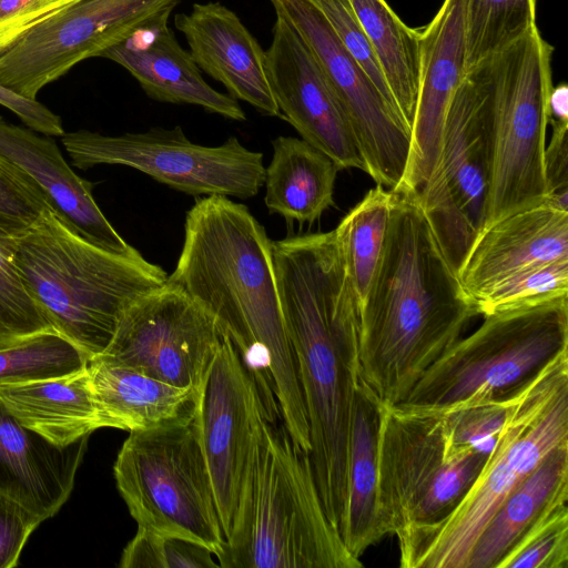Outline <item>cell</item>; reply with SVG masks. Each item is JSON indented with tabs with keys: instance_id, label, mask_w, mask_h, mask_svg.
I'll return each mask as SVG.
<instances>
[{
	"instance_id": "28",
	"label": "cell",
	"mask_w": 568,
	"mask_h": 568,
	"mask_svg": "<svg viewBox=\"0 0 568 568\" xmlns=\"http://www.w3.org/2000/svg\"><path fill=\"white\" fill-rule=\"evenodd\" d=\"M265 168L264 202L287 221L313 223L334 204L336 163L303 139L277 136Z\"/></svg>"
},
{
	"instance_id": "34",
	"label": "cell",
	"mask_w": 568,
	"mask_h": 568,
	"mask_svg": "<svg viewBox=\"0 0 568 568\" xmlns=\"http://www.w3.org/2000/svg\"><path fill=\"white\" fill-rule=\"evenodd\" d=\"M497 568H568L567 501L546 510L523 534Z\"/></svg>"
},
{
	"instance_id": "20",
	"label": "cell",
	"mask_w": 568,
	"mask_h": 568,
	"mask_svg": "<svg viewBox=\"0 0 568 568\" xmlns=\"http://www.w3.org/2000/svg\"><path fill=\"white\" fill-rule=\"evenodd\" d=\"M174 27L200 70L223 84L231 98L281 118L266 52L234 11L217 1L194 3L189 13L175 14Z\"/></svg>"
},
{
	"instance_id": "16",
	"label": "cell",
	"mask_w": 568,
	"mask_h": 568,
	"mask_svg": "<svg viewBox=\"0 0 568 568\" xmlns=\"http://www.w3.org/2000/svg\"><path fill=\"white\" fill-rule=\"evenodd\" d=\"M264 414L267 415L255 379L232 338L225 334L195 398L199 437L224 538L231 528Z\"/></svg>"
},
{
	"instance_id": "4",
	"label": "cell",
	"mask_w": 568,
	"mask_h": 568,
	"mask_svg": "<svg viewBox=\"0 0 568 568\" xmlns=\"http://www.w3.org/2000/svg\"><path fill=\"white\" fill-rule=\"evenodd\" d=\"M224 568H358L326 516L308 454L284 424L261 418L231 528Z\"/></svg>"
},
{
	"instance_id": "7",
	"label": "cell",
	"mask_w": 568,
	"mask_h": 568,
	"mask_svg": "<svg viewBox=\"0 0 568 568\" xmlns=\"http://www.w3.org/2000/svg\"><path fill=\"white\" fill-rule=\"evenodd\" d=\"M566 351L568 295L495 311L452 345L396 406L445 414L499 399Z\"/></svg>"
},
{
	"instance_id": "22",
	"label": "cell",
	"mask_w": 568,
	"mask_h": 568,
	"mask_svg": "<svg viewBox=\"0 0 568 568\" xmlns=\"http://www.w3.org/2000/svg\"><path fill=\"white\" fill-rule=\"evenodd\" d=\"M40 134L0 116V154L39 185L55 213L80 236L113 253L130 252L133 247L94 201L92 183L73 172L51 136Z\"/></svg>"
},
{
	"instance_id": "6",
	"label": "cell",
	"mask_w": 568,
	"mask_h": 568,
	"mask_svg": "<svg viewBox=\"0 0 568 568\" xmlns=\"http://www.w3.org/2000/svg\"><path fill=\"white\" fill-rule=\"evenodd\" d=\"M568 444V351L515 393L479 475L443 521L398 542L403 568H466L481 529L507 495L555 448Z\"/></svg>"
},
{
	"instance_id": "15",
	"label": "cell",
	"mask_w": 568,
	"mask_h": 568,
	"mask_svg": "<svg viewBox=\"0 0 568 568\" xmlns=\"http://www.w3.org/2000/svg\"><path fill=\"white\" fill-rule=\"evenodd\" d=\"M224 335L211 313L165 283L123 312L111 343L95 358L197 389Z\"/></svg>"
},
{
	"instance_id": "39",
	"label": "cell",
	"mask_w": 568,
	"mask_h": 568,
	"mask_svg": "<svg viewBox=\"0 0 568 568\" xmlns=\"http://www.w3.org/2000/svg\"><path fill=\"white\" fill-rule=\"evenodd\" d=\"M308 1L322 13L339 42L363 68L385 99L397 110L373 49L349 0Z\"/></svg>"
},
{
	"instance_id": "35",
	"label": "cell",
	"mask_w": 568,
	"mask_h": 568,
	"mask_svg": "<svg viewBox=\"0 0 568 568\" xmlns=\"http://www.w3.org/2000/svg\"><path fill=\"white\" fill-rule=\"evenodd\" d=\"M204 545L138 527L121 555V568H211L219 567Z\"/></svg>"
},
{
	"instance_id": "42",
	"label": "cell",
	"mask_w": 568,
	"mask_h": 568,
	"mask_svg": "<svg viewBox=\"0 0 568 568\" xmlns=\"http://www.w3.org/2000/svg\"><path fill=\"white\" fill-rule=\"evenodd\" d=\"M75 0H0V43Z\"/></svg>"
},
{
	"instance_id": "10",
	"label": "cell",
	"mask_w": 568,
	"mask_h": 568,
	"mask_svg": "<svg viewBox=\"0 0 568 568\" xmlns=\"http://www.w3.org/2000/svg\"><path fill=\"white\" fill-rule=\"evenodd\" d=\"M488 455L454 449L443 415L382 404L378 504L387 535L398 542L448 517L479 475Z\"/></svg>"
},
{
	"instance_id": "36",
	"label": "cell",
	"mask_w": 568,
	"mask_h": 568,
	"mask_svg": "<svg viewBox=\"0 0 568 568\" xmlns=\"http://www.w3.org/2000/svg\"><path fill=\"white\" fill-rule=\"evenodd\" d=\"M568 295V260L520 271L494 286L477 303L479 315L520 304Z\"/></svg>"
},
{
	"instance_id": "24",
	"label": "cell",
	"mask_w": 568,
	"mask_h": 568,
	"mask_svg": "<svg viewBox=\"0 0 568 568\" xmlns=\"http://www.w3.org/2000/svg\"><path fill=\"white\" fill-rule=\"evenodd\" d=\"M0 402L22 426L59 447L102 428L88 365L62 376L0 384Z\"/></svg>"
},
{
	"instance_id": "43",
	"label": "cell",
	"mask_w": 568,
	"mask_h": 568,
	"mask_svg": "<svg viewBox=\"0 0 568 568\" xmlns=\"http://www.w3.org/2000/svg\"><path fill=\"white\" fill-rule=\"evenodd\" d=\"M0 104L12 111L27 128L49 136H62L65 132L61 118L40 103L0 84Z\"/></svg>"
},
{
	"instance_id": "18",
	"label": "cell",
	"mask_w": 568,
	"mask_h": 568,
	"mask_svg": "<svg viewBox=\"0 0 568 568\" xmlns=\"http://www.w3.org/2000/svg\"><path fill=\"white\" fill-rule=\"evenodd\" d=\"M465 0H444L419 29L418 94L410 129L408 162L398 193H419L439 154L446 113L465 77Z\"/></svg>"
},
{
	"instance_id": "38",
	"label": "cell",
	"mask_w": 568,
	"mask_h": 568,
	"mask_svg": "<svg viewBox=\"0 0 568 568\" xmlns=\"http://www.w3.org/2000/svg\"><path fill=\"white\" fill-rule=\"evenodd\" d=\"M48 210L53 207L39 185L0 154V225L18 234Z\"/></svg>"
},
{
	"instance_id": "32",
	"label": "cell",
	"mask_w": 568,
	"mask_h": 568,
	"mask_svg": "<svg viewBox=\"0 0 568 568\" xmlns=\"http://www.w3.org/2000/svg\"><path fill=\"white\" fill-rule=\"evenodd\" d=\"M16 235L0 225V349L40 333L57 332L18 272Z\"/></svg>"
},
{
	"instance_id": "1",
	"label": "cell",
	"mask_w": 568,
	"mask_h": 568,
	"mask_svg": "<svg viewBox=\"0 0 568 568\" xmlns=\"http://www.w3.org/2000/svg\"><path fill=\"white\" fill-rule=\"evenodd\" d=\"M166 283L211 313L235 344L271 415L310 455V428L275 278L272 241L246 205L200 197L187 211L184 241Z\"/></svg>"
},
{
	"instance_id": "21",
	"label": "cell",
	"mask_w": 568,
	"mask_h": 568,
	"mask_svg": "<svg viewBox=\"0 0 568 568\" xmlns=\"http://www.w3.org/2000/svg\"><path fill=\"white\" fill-rule=\"evenodd\" d=\"M171 13L151 21L132 37L108 48L101 58L123 67L152 100L196 105L233 121H245L237 100L213 89L183 49L168 21Z\"/></svg>"
},
{
	"instance_id": "25",
	"label": "cell",
	"mask_w": 568,
	"mask_h": 568,
	"mask_svg": "<svg viewBox=\"0 0 568 568\" xmlns=\"http://www.w3.org/2000/svg\"><path fill=\"white\" fill-rule=\"evenodd\" d=\"M88 369L102 428L149 430L189 417L195 410L196 389L178 387L99 358L90 359Z\"/></svg>"
},
{
	"instance_id": "14",
	"label": "cell",
	"mask_w": 568,
	"mask_h": 568,
	"mask_svg": "<svg viewBox=\"0 0 568 568\" xmlns=\"http://www.w3.org/2000/svg\"><path fill=\"white\" fill-rule=\"evenodd\" d=\"M301 36L339 102L356 139L365 172L395 191L405 175L410 130L308 0H271Z\"/></svg>"
},
{
	"instance_id": "44",
	"label": "cell",
	"mask_w": 568,
	"mask_h": 568,
	"mask_svg": "<svg viewBox=\"0 0 568 568\" xmlns=\"http://www.w3.org/2000/svg\"><path fill=\"white\" fill-rule=\"evenodd\" d=\"M549 118L568 120V87L565 83L552 87L549 97Z\"/></svg>"
},
{
	"instance_id": "11",
	"label": "cell",
	"mask_w": 568,
	"mask_h": 568,
	"mask_svg": "<svg viewBox=\"0 0 568 568\" xmlns=\"http://www.w3.org/2000/svg\"><path fill=\"white\" fill-rule=\"evenodd\" d=\"M61 142L75 168L124 165L193 196L246 200L265 181L263 153L247 149L235 136L221 145L196 144L179 125L119 135L78 130L64 133Z\"/></svg>"
},
{
	"instance_id": "13",
	"label": "cell",
	"mask_w": 568,
	"mask_h": 568,
	"mask_svg": "<svg viewBox=\"0 0 568 568\" xmlns=\"http://www.w3.org/2000/svg\"><path fill=\"white\" fill-rule=\"evenodd\" d=\"M182 0H75L0 43V84L36 100L79 62L100 57Z\"/></svg>"
},
{
	"instance_id": "26",
	"label": "cell",
	"mask_w": 568,
	"mask_h": 568,
	"mask_svg": "<svg viewBox=\"0 0 568 568\" xmlns=\"http://www.w3.org/2000/svg\"><path fill=\"white\" fill-rule=\"evenodd\" d=\"M382 403L361 381L356 386L348 454L347 501L341 537L359 559L388 536L378 504V433Z\"/></svg>"
},
{
	"instance_id": "37",
	"label": "cell",
	"mask_w": 568,
	"mask_h": 568,
	"mask_svg": "<svg viewBox=\"0 0 568 568\" xmlns=\"http://www.w3.org/2000/svg\"><path fill=\"white\" fill-rule=\"evenodd\" d=\"M516 390L499 399L440 414L449 445L454 449L471 447L489 455L511 409Z\"/></svg>"
},
{
	"instance_id": "29",
	"label": "cell",
	"mask_w": 568,
	"mask_h": 568,
	"mask_svg": "<svg viewBox=\"0 0 568 568\" xmlns=\"http://www.w3.org/2000/svg\"><path fill=\"white\" fill-rule=\"evenodd\" d=\"M395 105L412 129L418 94L419 29L406 26L385 0H349Z\"/></svg>"
},
{
	"instance_id": "5",
	"label": "cell",
	"mask_w": 568,
	"mask_h": 568,
	"mask_svg": "<svg viewBox=\"0 0 568 568\" xmlns=\"http://www.w3.org/2000/svg\"><path fill=\"white\" fill-rule=\"evenodd\" d=\"M16 265L54 329L89 361L104 353L123 312L168 280L134 247L128 253L101 248L53 210L16 235Z\"/></svg>"
},
{
	"instance_id": "12",
	"label": "cell",
	"mask_w": 568,
	"mask_h": 568,
	"mask_svg": "<svg viewBox=\"0 0 568 568\" xmlns=\"http://www.w3.org/2000/svg\"><path fill=\"white\" fill-rule=\"evenodd\" d=\"M489 169L488 88L477 68L452 98L435 170L417 193L456 270L484 224Z\"/></svg>"
},
{
	"instance_id": "40",
	"label": "cell",
	"mask_w": 568,
	"mask_h": 568,
	"mask_svg": "<svg viewBox=\"0 0 568 568\" xmlns=\"http://www.w3.org/2000/svg\"><path fill=\"white\" fill-rule=\"evenodd\" d=\"M41 523L19 503L0 494V568L19 565L27 540Z\"/></svg>"
},
{
	"instance_id": "33",
	"label": "cell",
	"mask_w": 568,
	"mask_h": 568,
	"mask_svg": "<svg viewBox=\"0 0 568 568\" xmlns=\"http://www.w3.org/2000/svg\"><path fill=\"white\" fill-rule=\"evenodd\" d=\"M88 357L57 332H44L0 349V384L62 376L88 365Z\"/></svg>"
},
{
	"instance_id": "23",
	"label": "cell",
	"mask_w": 568,
	"mask_h": 568,
	"mask_svg": "<svg viewBox=\"0 0 568 568\" xmlns=\"http://www.w3.org/2000/svg\"><path fill=\"white\" fill-rule=\"evenodd\" d=\"M89 436L59 447L22 426L0 402V494L42 521L71 496Z\"/></svg>"
},
{
	"instance_id": "30",
	"label": "cell",
	"mask_w": 568,
	"mask_h": 568,
	"mask_svg": "<svg viewBox=\"0 0 568 568\" xmlns=\"http://www.w3.org/2000/svg\"><path fill=\"white\" fill-rule=\"evenodd\" d=\"M393 195L392 190L376 184L333 230L358 310L384 248Z\"/></svg>"
},
{
	"instance_id": "3",
	"label": "cell",
	"mask_w": 568,
	"mask_h": 568,
	"mask_svg": "<svg viewBox=\"0 0 568 568\" xmlns=\"http://www.w3.org/2000/svg\"><path fill=\"white\" fill-rule=\"evenodd\" d=\"M384 248L358 310L361 381L403 403L478 314L416 193L394 192Z\"/></svg>"
},
{
	"instance_id": "8",
	"label": "cell",
	"mask_w": 568,
	"mask_h": 568,
	"mask_svg": "<svg viewBox=\"0 0 568 568\" xmlns=\"http://www.w3.org/2000/svg\"><path fill=\"white\" fill-rule=\"evenodd\" d=\"M552 53L554 47L536 26L478 67L488 88L490 134L483 227L547 199L545 149Z\"/></svg>"
},
{
	"instance_id": "17",
	"label": "cell",
	"mask_w": 568,
	"mask_h": 568,
	"mask_svg": "<svg viewBox=\"0 0 568 568\" xmlns=\"http://www.w3.org/2000/svg\"><path fill=\"white\" fill-rule=\"evenodd\" d=\"M266 52L271 88L281 113L305 140L343 169L365 172L349 122L310 49L280 14Z\"/></svg>"
},
{
	"instance_id": "19",
	"label": "cell",
	"mask_w": 568,
	"mask_h": 568,
	"mask_svg": "<svg viewBox=\"0 0 568 568\" xmlns=\"http://www.w3.org/2000/svg\"><path fill=\"white\" fill-rule=\"evenodd\" d=\"M562 260H568V211L545 201L481 227L456 271L476 305L505 278Z\"/></svg>"
},
{
	"instance_id": "2",
	"label": "cell",
	"mask_w": 568,
	"mask_h": 568,
	"mask_svg": "<svg viewBox=\"0 0 568 568\" xmlns=\"http://www.w3.org/2000/svg\"><path fill=\"white\" fill-rule=\"evenodd\" d=\"M272 254L306 407L308 456L326 516L341 535L359 381L357 302L334 231L272 241Z\"/></svg>"
},
{
	"instance_id": "41",
	"label": "cell",
	"mask_w": 568,
	"mask_h": 568,
	"mask_svg": "<svg viewBox=\"0 0 568 568\" xmlns=\"http://www.w3.org/2000/svg\"><path fill=\"white\" fill-rule=\"evenodd\" d=\"M549 124L551 138L545 149L546 201L568 211V120L549 118Z\"/></svg>"
},
{
	"instance_id": "31",
	"label": "cell",
	"mask_w": 568,
	"mask_h": 568,
	"mask_svg": "<svg viewBox=\"0 0 568 568\" xmlns=\"http://www.w3.org/2000/svg\"><path fill=\"white\" fill-rule=\"evenodd\" d=\"M537 0H465V74L536 27Z\"/></svg>"
},
{
	"instance_id": "27",
	"label": "cell",
	"mask_w": 568,
	"mask_h": 568,
	"mask_svg": "<svg viewBox=\"0 0 568 568\" xmlns=\"http://www.w3.org/2000/svg\"><path fill=\"white\" fill-rule=\"evenodd\" d=\"M568 500V444L555 448L500 503L477 537L466 568H497L550 507Z\"/></svg>"
},
{
	"instance_id": "9",
	"label": "cell",
	"mask_w": 568,
	"mask_h": 568,
	"mask_svg": "<svg viewBox=\"0 0 568 568\" xmlns=\"http://www.w3.org/2000/svg\"><path fill=\"white\" fill-rule=\"evenodd\" d=\"M113 474L138 527L206 546L224 542L210 471L194 413L180 420L131 432Z\"/></svg>"
}]
</instances>
